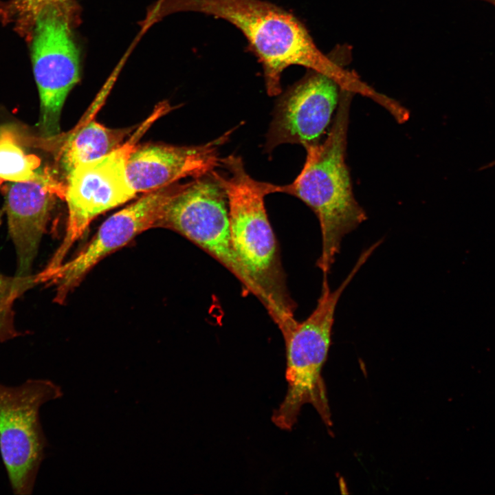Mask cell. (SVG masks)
<instances>
[{
  "mask_svg": "<svg viewBox=\"0 0 495 495\" xmlns=\"http://www.w3.org/2000/svg\"><path fill=\"white\" fill-rule=\"evenodd\" d=\"M160 16L192 11L223 19L240 30L262 64L268 95L281 90V76L293 65L306 67L336 81L341 89L363 94L368 85L336 64L316 47L293 14L262 0H160Z\"/></svg>",
  "mask_w": 495,
  "mask_h": 495,
  "instance_id": "cell-1",
  "label": "cell"
},
{
  "mask_svg": "<svg viewBox=\"0 0 495 495\" xmlns=\"http://www.w3.org/2000/svg\"><path fill=\"white\" fill-rule=\"evenodd\" d=\"M220 167L226 169V173L216 169L211 173L228 197L234 250L246 272L263 294L265 308L283 334L298 321L265 207V197L277 192L278 185L250 177L239 156L221 158Z\"/></svg>",
  "mask_w": 495,
  "mask_h": 495,
  "instance_id": "cell-2",
  "label": "cell"
},
{
  "mask_svg": "<svg viewBox=\"0 0 495 495\" xmlns=\"http://www.w3.org/2000/svg\"><path fill=\"white\" fill-rule=\"evenodd\" d=\"M341 89L333 123L322 142L306 149L304 166L294 182L278 185V192L294 196L316 215L320 227L322 248L316 265L327 277L344 237L366 219L356 201L345 162L351 96Z\"/></svg>",
  "mask_w": 495,
  "mask_h": 495,
  "instance_id": "cell-3",
  "label": "cell"
},
{
  "mask_svg": "<svg viewBox=\"0 0 495 495\" xmlns=\"http://www.w3.org/2000/svg\"><path fill=\"white\" fill-rule=\"evenodd\" d=\"M366 258L360 255L355 264L333 291L327 278H322L316 307L302 322L283 335L286 350V395L272 416L278 428L290 430L297 421L302 406L309 404L324 424L331 425L330 410L321 372L331 342L332 328L338 302Z\"/></svg>",
  "mask_w": 495,
  "mask_h": 495,
  "instance_id": "cell-4",
  "label": "cell"
},
{
  "mask_svg": "<svg viewBox=\"0 0 495 495\" xmlns=\"http://www.w3.org/2000/svg\"><path fill=\"white\" fill-rule=\"evenodd\" d=\"M76 18L72 0L52 3L39 12L28 38L40 96L38 129L47 140L60 135L63 106L80 78V54L73 32Z\"/></svg>",
  "mask_w": 495,
  "mask_h": 495,
  "instance_id": "cell-5",
  "label": "cell"
},
{
  "mask_svg": "<svg viewBox=\"0 0 495 495\" xmlns=\"http://www.w3.org/2000/svg\"><path fill=\"white\" fill-rule=\"evenodd\" d=\"M161 227L175 230L212 255L265 307L263 294L248 274L234 250L228 197L212 175L180 184L165 207Z\"/></svg>",
  "mask_w": 495,
  "mask_h": 495,
  "instance_id": "cell-6",
  "label": "cell"
},
{
  "mask_svg": "<svg viewBox=\"0 0 495 495\" xmlns=\"http://www.w3.org/2000/svg\"><path fill=\"white\" fill-rule=\"evenodd\" d=\"M162 115L160 109H155L120 148L99 159L80 165L66 177L64 197L68 207L66 234L45 270V274L52 273L63 263L70 248L83 235L94 218L136 195L128 179L127 160L144 132Z\"/></svg>",
  "mask_w": 495,
  "mask_h": 495,
  "instance_id": "cell-7",
  "label": "cell"
},
{
  "mask_svg": "<svg viewBox=\"0 0 495 495\" xmlns=\"http://www.w3.org/2000/svg\"><path fill=\"white\" fill-rule=\"evenodd\" d=\"M63 395L60 386L49 380H28L16 386L0 384V453L15 494L33 492L47 446L39 410Z\"/></svg>",
  "mask_w": 495,
  "mask_h": 495,
  "instance_id": "cell-8",
  "label": "cell"
},
{
  "mask_svg": "<svg viewBox=\"0 0 495 495\" xmlns=\"http://www.w3.org/2000/svg\"><path fill=\"white\" fill-rule=\"evenodd\" d=\"M175 186L176 182L145 192L135 202L109 217L80 252L54 270L48 279L58 284L59 301H63L104 256L124 246L141 232L160 227L165 206Z\"/></svg>",
  "mask_w": 495,
  "mask_h": 495,
  "instance_id": "cell-9",
  "label": "cell"
},
{
  "mask_svg": "<svg viewBox=\"0 0 495 495\" xmlns=\"http://www.w3.org/2000/svg\"><path fill=\"white\" fill-rule=\"evenodd\" d=\"M313 72L277 101L266 137L267 152L283 144L307 148L320 142L338 106L341 87L330 77Z\"/></svg>",
  "mask_w": 495,
  "mask_h": 495,
  "instance_id": "cell-10",
  "label": "cell"
},
{
  "mask_svg": "<svg viewBox=\"0 0 495 495\" xmlns=\"http://www.w3.org/2000/svg\"><path fill=\"white\" fill-rule=\"evenodd\" d=\"M65 192V186L47 169H37L32 178L13 182L8 188L6 211L16 254V276H30L56 198H64Z\"/></svg>",
  "mask_w": 495,
  "mask_h": 495,
  "instance_id": "cell-11",
  "label": "cell"
},
{
  "mask_svg": "<svg viewBox=\"0 0 495 495\" xmlns=\"http://www.w3.org/2000/svg\"><path fill=\"white\" fill-rule=\"evenodd\" d=\"M233 129L197 146L146 144L136 146L127 160L129 182L136 192H147L192 177L197 178L220 167L219 148Z\"/></svg>",
  "mask_w": 495,
  "mask_h": 495,
  "instance_id": "cell-12",
  "label": "cell"
},
{
  "mask_svg": "<svg viewBox=\"0 0 495 495\" xmlns=\"http://www.w3.org/2000/svg\"><path fill=\"white\" fill-rule=\"evenodd\" d=\"M134 129H110L87 117L67 135L59 138L57 160L65 177L80 165L120 148Z\"/></svg>",
  "mask_w": 495,
  "mask_h": 495,
  "instance_id": "cell-13",
  "label": "cell"
},
{
  "mask_svg": "<svg viewBox=\"0 0 495 495\" xmlns=\"http://www.w3.org/2000/svg\"><path fill=\"white\" fill-rule=\"evenodd\" d=\"M39 165V158L26 154L8 133L0 134V184L3 180H28L34 175Z\"/></svg>",
  "mask_w": 495,
  "mask_h": 495,
  "instance_id": "cell-14",
  "label": "cell"
},
{
  "mask_svg": "<svg viewBox=\"0 0 495 495\" xmlns=\"http://www.w3.org/2000/svg\"><path fill=\"white\" fill-rule=\"evenodd\" d=\"M63 0H10L0 9V16L13 23L16 30L29 37L34 21L46 6Z\"/></svg>",
  "mask_w": 495,
  "mask_h": 495,
  "instance_id": "cell-15",
  "label": "cell"
},
{
  "mask_svg": "<svg viewBox=\"0 0 495 495\" xmlns=\"http://www.w3.org/2000/svg\"><path fill=\"white\" fill-rule=\"evenodd\" d=\"M38 281V276L10 277L0 273V314H8L14 300Z\"/></svg>",
  "mask_w": 495,
  "mask_h": 495,
  "instance_id": "cell-16",
  "label": "cell"
},
{
  "mask_svg": "<svg viewBox=\"0 0 495 495\" xmlns=\"http://www.w3.org/2000/svg\"><path fill=\"white\" fill-rule=\"evenodd\" d=\"M8 314H0V342L14 336V331L8 324H6Z\"/></svg>",
  "mask_w": 495,
  "mask_h": 495,
  "instance_id": "cell-17",
  "label": "cell"
},
{
  "mask_svg": "<svg viewBox=\"0 0 495 495\" xmlns=\"http://www.w3.org/2000/svg\"><path fill=\"white\" fill-rule=\"evenodd\" d=\"M491 1H492L495 3V0H491Z\"/></svg>",
  "mask_w": 495,
  "mask_h": 495,
  "instance_id": "cell-18",
  "label": "cell"
}]
</instances>
